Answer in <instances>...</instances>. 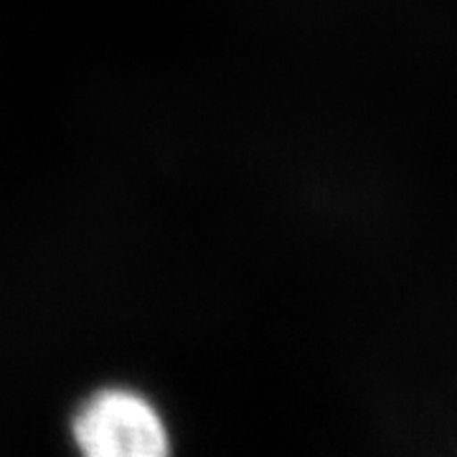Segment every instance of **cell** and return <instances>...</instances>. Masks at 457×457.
<instances>
[{
  "mask_svg": "<svg viewBox=\"0 0 457 457\" xmlns=\"http://www.w3.org/2000/svg\"><path fill=\"white\" fill-rule=\"evenodd\" d=\"M74 440L89 457H161L168 432L143 396L104 392L89 399L74 420Z\"/></svg>",
  "mask_w": 457,
  "mask_h": 457,
  "instance_id": "6da1fadb",
  "label": "cell"
}]
</instances>
